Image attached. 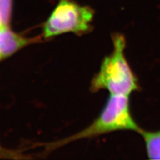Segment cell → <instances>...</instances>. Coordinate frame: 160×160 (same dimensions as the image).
<instances>
[{
	"label": "cell",
	"instance_id": "cell-1",
	"mask_svg": "<svg viewBox=\"0 0 160 160\" xmlns=\"http://www.w3.org/2000/svg\"><path fill=\"white\" fill-rule=\"evenodd\" d=\"M112 42V52L102 60L99 72L92 81L91 90L94 92L107 90L109 94L129 96L138 91L139 86L125 55L126 38L122 34L115 33Z\"/></svg>",
	"mask_w": 160,
	"mask_h": 160
},
{
	"label": "cell",
	"instance_id": "cell-2",
	"mask_svg": "<svg viewBox=\"0 0 160 160\" xmlns=\"http://www.w3.org/2000/svg\"><path fill=\"white\" fill-rule=\"evenodd\" d=\"M142 130L135 121L130 109L129 96L109 94L99 116L86 129L55 145L57 146L84 138L102 136L117 131Z\"/></svg>",
	"mask_w": 160,
	"mask_h": 160
},
{
	"label": "cell",
	"instance_id": "cell-3",
	"mask_svg": "<svg viewBox=\"0 0 160 160\" xmlns=\"http://www.w3.org/2000/svg\"><path fill=\"white\" fill-rule=\"evenodd\" d=\"M94 11L74 0H59L43 26V36L52 38L63 33L82 34L91 30Z\"/></svg>",
	"mask_w": 160,
	"mask_h": 160
},
{
	"label": "cell",
	"instance_id": "cell-4",
	"mask_svg": "<svg viewBox=\"0 0 160 160\" xmlns=\"http://www.w3.org/2000/svg\"><path fill=\"white\" fill-rule=\"evenodd\" d=\"M32 42V39L22 37L9 28L0 29V60L6 58Z\"/></svg>",
	"mask_w": 160,
	"mask_h": 160
},
{
	"label": "cell",
	"instance_id": "cell-5",
	"mask_svg": "<svg viewBox=\"0 0 160 160\" xmlns=\"http://www.w3.org/2000/svg\"><path fill=\"white\" fill-rule=\"evenodd\" d=\"M139 133L143 138L148 158L150 159H160V129L148 132L142 129Z\"/></svg>",
	"mask_w": 160,
	"mask_h": 160
},
{
	"label": "cell",
	"instance_id": "cell-6",
	"mask_svg": "<svg viewBox=\"0 0 160 160\" xmlns=\"http://www.w3.org/2000/svg\"><path fill=\"white\" fill-rule=\"evenodd\" d=\"M13 0H0V29L9 28Z\"/></svg>",
	"mask_w": 160,
	"mask_h": 160
},
{
	"label": "cell",
	"instance_id": "cell-7",
	"mask_svg": "<svg viewBox=\"0 0 160 160\" xmlns=\"http://www.w3.org/2000/svg\"><path fill=\"white\" fill-rule=\"evenodd\" d=\"M6 152H5L4 149L0 146V158H2V157H6Z\"/></svg>",
	"mask_w": 160,
	"mask_h": 160
}]
</instances>
